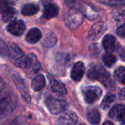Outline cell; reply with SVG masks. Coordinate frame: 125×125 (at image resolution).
Instances as JSON below:
<instances>
[{
    "instance_id": "31",
    "label": "cell",
    "mask_w": 125,
    "mask_h": 125,
    "mask_svg": "<svg viewBox=\"0 0 125 125\" xmlns=\"http://www.w3.org/2000/svg\"><path fill=\"white\" fill-rule=\"evenodd\" d=\"M116 34H117L119 37H122V38H124V37H125V24L121 25V26L117 29V30H116Z\"/></svg>"
},
{
    "instance_id": "2",
    "label": "cell",
    "mask_w": 125,
    "mask_h": 125,
    "mask_svg": "<svg viewBox=\"0 0 125 125\" xmlns=\"http://www.w3.org/2000/svg\"><path fill=\"white\" fill-rule=\"evenodd\" d=\"M83 15L76 7L70 8L64 16L66 26L72 30L78 29L83 22Z\"/></svg>"
},
{
    "instance_id": "17",
    "label": "cell",
    "mask_w": 125,
    "mask_h": 125,
    "mask_svg": "<svg viewBox=\"0 0 125 125\" xmlns=\"http://www.w3.org/2000/svg\"><path fill=\"white\" fill-rule=\"evenodd\" d=\"M59 13V7L55 4H48L45 7L42 16L45 18L49 19L56 17Z\"/></svg>"
},
{
    "instance_id": "28",
    "label": "cell",
    "mask_w": 125,
    "mask_h": 125,
    "mask_svg": "<svg viewBox=\"0 0 125 125\" xmlns=\"http://www.w3.org/2000/svg\"><path fill=\"white\" fill-rule=\"evenodd\" d=\"M97 68L96 67L91 66L87 73L88 78L92 81H94L97 80Z\"/></svg>"
},
{
    "instance_id": "19",
    "label": "cell",
    "mask_w": 125,
    "mask_h": 125,
    "mask_svg": "<svg viewBox=\"0 0 125 125\" xmlns=\"http://www.w3.org/2000/svg\"><path fill=\"white\" fill-rule=\"evenodd\" d=\"M45 86V79L43 75L40 74L36 75L31 82V87L34 91L37 92L42 89Z\"/></svg>"
},
{
    "instance_id": "22",
    "label": "cell",
    "mask_w": 125,
    "mask_h": 125,
    "mask_svg": "<svg viewBox=\"0 0 125 125\" xmlns=\"http://www.w3.org/2000/svg\"><path fill=\"white\" fill-rule=\"evenodd\" d=\"M88 121L92 125H97L100 121V114L99 111L96 109H93L88 112L87 114Z\"/></svg>"
},
{
    "instance_id": "26",
    "label": "cell",
    "mask_w": 125,
    "mask_h": 125,
    "mask_svg": "<svg viewBox=\"0 0 125 125\" xmlns=\"http://www.w3.org/2000/svg\"><path fill=\"white\" fill-rule=\"evenodd\" d=\"M125 67H119L116 68V70L114 71V78H116V80H117L118 81H119L121 83L125 84Z\"/></svg>"
},
{
    "instance_id": "24",
    "label": "cell",
    "mask_w": 125,
    "mask_h": 125,
    "mask_svg": "<svg viewBox=\"0 0 125 125\" xmlns=\"http://www.w3.org/2000/svg\"><path fill=\"white\" fill-rule=\"evenodd\" d=\"M56 35L53 33L50 32L45 37V39L43 40V45L47 48H51L56 44Z\"/></svg>"
},
{
    "instance_id": "21",
    "label": "cell",
    "mask_w": 125,
    "mask_h": 125,
    "mask_svg": "<svg viewBox=\"0 0 125 125\" xmlns=\"http://www.w3.org/2000/svg\"><path fill=\"white\" fill-rule=\"evenodd\" d=\"M17 18V11L13 7H9L2 13V19L6 23H10Z\"/></svg>"
},
{
    "instance_id": "14",
    "label": "cell",
    "mask_w": 125,
    "mask_h": 125,
    "mask_svg": "<svg viewBox=\"0 0 125 125\" xmlns=\"http://www.w3.org/2000/svg\"><path fill=\"white\" fill-rule=\"evenodd\" d=\"M48 79L50 81L51 89L54 92L60 95H65L67 94V89L65 88L64 84L62 82L56 80L55 78L52 76H48Z\"/></svg>"
},
{
    "instance_id": "27",
    "label": "cell",
    "mask_w": 125,
    "mask_h": 125,
    "mask_svg": "<svg viewBox=\"0 0 125 125\" xmlns=\"http://www.w3.org/2000/svg\"><path fill=\"white\" fill-rule=\"evenodd\" d=\"M0 55L2 56H9V48L2 39H0Z\"/></svg>"
},
{
    "instance_id": "9",
    "label": "cell",
    "mask_w": 125,
    "mask_h": 125,
    "mask_svg": "<svg viewBox=\"0 0 125 125\" xmlns=\"http://www.w3.org/2000/svg\"><path fill=\"white\" fill-rule=\"evenodd\" d=\"M7 29L10 34L15 36H21L23 34L26 29V26L23 21L15 20L8 24V26H7Z\"/></svg>"
},
{
    "instance_id": "25",
    "label": "cell",
    "mask_w": 125,
    "mask_h": 125,
    "mask_svg": "<svg viewBox=\"0 0 125 125\" xmlns=\"http://www.w3.org/2000/svg\"><path fill=\"white\" fill-rule=\"evenodd\" d=\"M103 61L108 67H112L116 62V57L111 53H105L103 56Z\"/></svg>"
},
{
    "instance_id": "29",
    "label": "cell",
    "mask_w": 125,
    "mask_h": 125,
    "mask_svg": "<svg viewBox=\"0 0 125 125\" xmlns=\"http://www.w3.org/2000/svg\"><path fill=\"white\" fill-rule=\"evenodd\" d=\"M101 3L110 6H119L121 4H125V1H101Z\"/></svg>"
},
{
    "instance_id": "16",
    "label": "cell",
    "mask_w": 125,
    "mask_h": 125,
    "mask_svg": "<svg viewBox=\"0 0 125 125\" xmlns=\"http://www.w3.org/2000/svg\"><path fill=\"white\" fill-rule=\"evenodd\" d=\"M42 37V33L37 28H33L29 31L26 36V41L29 44H34L37 42Z\"/></svg>"
},
{
    "instance_id": "12",
    "label": "cell",
    "mask_w": 125,
    "mask_h": 125,
    "mask_svg": "<svg viewBox=\"0 0 125 125\" xmlns=\"http://www.w3.org/2000/svg\"><path fill=\"white\" fill-rule=\"evenodd\" d=\"M125 105L122 104L116 105L109 112V117L118 122H124L125 119Z\"/></svg>"
},
{
    "instance_id": "30",
    "label": "cell",
    "mask_w": 125,
    "mask_h": 125,
    "mask_svg": "<svg viewBox=\"0 0 125 125\" xmlns=\"http://www.w3.org/2000/svg\"><path fill=\"white\" fill-rule=\"evenodd\" d=\"M10 7V3L7 1H0V13H3L7 9Z\"/></svg>"
},
{
    "instance_id": "20",
    "label": "cell",
    "mask_w": 125,
    "mask_h": 125,
    "mask_svg": "<svg viewBox=\"0 0 125 125\" xmlns=\"http://www.w3.org/2000/svg\"><path fill=\"white\" fill-rule=\"evenodd\" d=\"M40 8L39 6L35 4H26L25 5H23L22 10H21V13L23 15L26 16H30V15H33L34 14H36L38 11H39Z\"/></svg>"
},
{
    "instance_id": "23",
    "label": "cell",
    "mask_w": 125,
    "mask_h": 125,
    "mask_svg": "<svg viewBox=\"0 0 125 125\" xmlns=\"http://www.w3.org/2000/svg\"><path fill=\"white\" fill-rule=\"evenodd\" d=\"M115 100H116V96L114 94H112V93L107 94L104 97V98L101 103V105H100L101 108L104 110H107L111 106V105L115 101Z\"/></svg>"
},
{
    "instance_id": "8",
    "label": "cell",
    "mask_w": 125,
    "mask_h": 125,
    "mask_svg": "<svg viewBox=\"0 0 125 125\" xmlns=\"http://www.w3.org/2000/svg\"><path fill=\"white\" fill-rule=\"evenodd\" d=\"M97 80H98L101 83H103L107 89H114L116 87V84L114 80L111 78L109 73H108L103 67L97 68Z\"/></svg>"
},
{
    "instance_id": "3",
    "label": "cell",
    "mask_w": 125,
    "mask_h": 125,
    "mask_svg": "<svg viewBox=\"0 0 125 125\" xmlns=\"http://www.w3.org/2000/svg\"><path fill=\"white\" fill-rule=\"evenodd\" d=\"M14 64L18 67L30 70L31 74L37 73L40 69V65L36 56L32 53L23 56L19 59L14 61Z\"/></svg>"
},
{
    "instance_id": "11",
    "label": "cell",
    "mask_w": 125,
    "mask_h": 125,
    "mask_svg": "<svg viewBox=\"0 0 125 125\" xmlns=\"http://www.w3.org/2000/svg\"><path fill=\"white\" fill-rule=\"evenodd\" d=\"M79 10L81 11L83 17H86L89 20H94L98 15V12H97V10L91 4L86 2L81 3Z\"/></svg>"
},
{
    "instance_id": "10",
    "label": "cell",
    "mask_w": 125,
    "mask_h": 125,
    "mask_svg": "<svg viewBox=\"0 0 125 125\" xmlns=\"http://www.w3.org/2000/svg\"><path fill=\"white\" fill-rule=\"evenodd\" d=\"M78 122L77 115L73 111L62 113L58 121V125H75Z\"/></svg>"
},
{
    "instance_id": "1",
    "label": "cell",
    "mask_w": 125,
    "mask_h": 125,
    "mask_svg": "<svg viewBox=\"0 0 125 125\" xmlns=\"http://www.w3.org/2000/svg\"><path fill=\"white\" fill-rule=\"evenodd\" d=\"M17 106V97L12 93L0 95V119L10 116Z\"/></svg>"
},
{
    "instance_id": "32",
    "label": "cell",
    "mask_w": 125,
    "mask_h": 125,
    "mask_svg": "<svg viewBox=\"0 0 125 125\" xmlns=\"http://www.w3.org/2000/svg\"><path fill=\"white\" fill-rule=\"evenodd\" d=\"M119 98H121L122 100H124L125 99V88H122L120 92H119Z\"/></svg>"
},
{
    "instance_id": "33",
    "label": "cell",
    "mask_w": 125,
    "mask_h": 125,
    "mask_svg": "<svg viewBox=\"0 0 125 125\" xmlns=\"http://www.w3.org/2000/svg\"><path fill=\"white\" fill-rule=\"evenodd\" d=\"M4 86H5V82L4 81L2 78H0V92L4 89Z\"/></svg>"
},
{
    "instance_id": "13",
    "label": "cell",
    "mask_w": 125,
    "mask_h": 125,
    "mask_svg": "<svg viewBox=\"0 0 125 125\" xmlns=\"http://www.w3.org/2000/svg\"><path fill=\"white\" fill-rule=\"evenodd\" d=\"M85 73V66L82 62H78L74 64L71 71V78L75 81H79L82 79Z\"/></svg>"
},
{
    "instance_id": "34",
    "label": "cell",
    "mask_w": 125,
    "mask_h": 125,
    "mask_svg": "<svg viewBox=\"0 0 125 125\" xmlns=\"http://www.w3.org/2000/svg\"><path fill=\"white\" fill-rule=\"evenodd\" d=\"M103 125H114L111 122H105L104 123H103Z\"/></svg>"
},
{
    "instance_id": "18",
    "label": "cell",
    "mask_w": 125,
    "mask_h": 125,
    "mask_svg": "<svg viewBox=\"0 0 125 125\" xmlns=\"http://www.w3.org/2000/svg\"><path fill=\"white\" fill-rule=\"evenodd\" d=\"M9 57L14 61L19 59L20 58L23 57L24 56L23 51L21 50V48L15 43H10L9 45Z\"/></svg>"
},
{
    "instance_id": "6",
    "label": "cell",
    "mask_w": 125,
    "mask_h": 125,
    "mask_svg": "<svg viewBox=\"0 0 125 125\" xmlns=\"http://www.w3.org/2000/svg\"><path fill=\"white\" fill-rule=\"evenodd\" d=\"M12 80L17 87L18 90L19 91L20 94H21V97L23 99V100L26 101V103H30L31 97H30L29 91L25 83L24 80L21 77V75H19L17 73H15L12 75Z\"/></svg>"
},
{
    "instance_id": "5",
    "label": "cell",
    "mask_w": 125,
    "mask_h": 125,
    "mask_svg": "<svg viewBox=\"0 0 125 125\" xmlns=\"http://www.w3.org/2000/svg\"><path fill=\"white\" fill-rule=\"evenodd\" d=\"M102 90L97 86H87L82 89L84 100L88 104H93L97 102L102 95Z\"/></svg>"
},
{
    "instance_id": "36",
    "label": "cell",
    "mask_w": 125,
    "mask_h": 125,
    "mask_svg": "<svg viewBox=\"0 0 125 125\" xmlns=\"http://www.w3.org/2000/svg\"><path fill=\"white\" fill-rule=\"evenodd\" d=\"M82 125V124H81V125Z\"/></svg>"
},
{
    "instance_id": "15",
    "label": "cell",
    "mask_w": 125,
    "mask_h": 125,
    "mask_svg": "<svg viewBox=\"0 0 125 125\" xmlns=\"http://www.w3.org/2000/svg\"><path fill=\"white\" fill-rule=\"evenodd\" d=\"M103 46L104 49L109 53L116 50V38L111 35H105L103 40Z\"/></svg>"
},
{
    "instance_id": "4",
    "label": "cell",
    "mask_w": 125,
    "mask_h": 125,
    "mask_svg": "<svg viewBox=\"0 0 125 125\" xmlns=\"http://www.w3.org/2000/svg\"><path fill=\"white\" fill-rule=\"evenodd\" d=\"M45 105L52 114H59L64 113L67 108V103L60 98L49 97L45 100Z\"/></svg>"
},
{
    "instance_id": "35",
    "label": "cell",
    "mask_w": 125,
    "mask_h": 125,
    "mask_svg": "<svg viewBox=\"0 0 125 125\" xmlns=\"http://www.w3.org/2000/svg\"><path fill=\"white\" fill-rule=\"evenodd\" d=\"M18 125V124L17 122H12V123H10V125Z\"/></svg>"
},
{
    "instance_id": "7",
    "label": "cell",
    "mask_w": 125,
    "mask_h": 125,
    "mask_svg": "<svg viewBox=\"0 0 125 125\" xmlns=\"http://www.w3.org/2000/svg\"><path fill=\"white\" fill-rule=\"evenodd\" d=\"M108 25L104 22H97L92 25L89 34L88 38L92 40H97L101 37V36L107 31Z\"/></svg>"
}]
</instances>
